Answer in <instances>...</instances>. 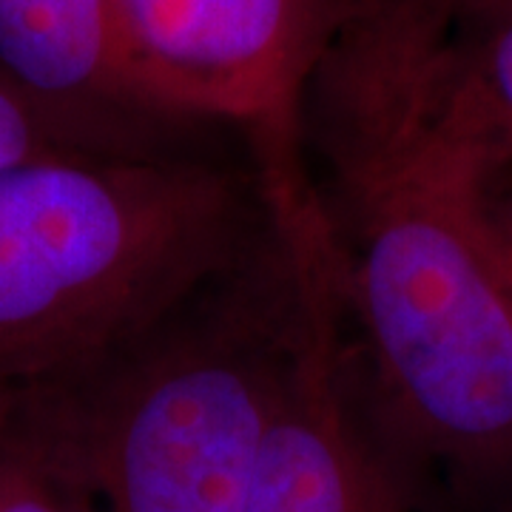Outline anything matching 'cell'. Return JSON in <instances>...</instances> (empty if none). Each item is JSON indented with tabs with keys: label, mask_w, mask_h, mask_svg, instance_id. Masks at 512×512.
I'll return each instance as SVG.
<instances>
[{
	"label": "cell",
	"mask_w": 512,
	"mask_h": 512,
	"mask_svg": "<svg viewBox=\"0 0 512 512\" xmlns=\"http://www.w3.org/2000/svg\"><path fill=\"white\" fill-rule=\"evenodd\" d=\"M60 154L80 151H74L63 131L0 74V168Z\"/></svg>",
	"instance_id": "obj_8"
},
{
	"label": "cell",
	"mask_w": 512,
	"mask_h": 512,
	"mask_svg": "<svg viewBox=\"0 0 512 512\" xmlns=\"http://www.w3.org/2000/svg\"><path fill=\"white\" fill-rule=\"evenodd\" d=\"M478 217L512 293V171L478 188Z\"/></svg>",
	"instance_id": "obj_10"
},
{
	"label": "cell",
	"mask_w": 512,
	"mask_h": 512,
	"mask_svg": "<svg viewBox=\"0 0 512 512\" xmlns=\"http://www.w3.org/2000/svg\"><path fill=\"white\" fill-rule=\"evenodd\" d=\"M356 362L384 439L424 481L512 473V293L478 191L379 151L308 148Z\"/></svg>",
	"instance_id": "obj_2"
},
{
	"label": "cell",
	"mask_w": 512,
	"mask_h": 512,
	"mask_svg": "<svg viewBox=\"0 0 512 512\" xmlns=\"http://www.w3.org/2000/svg\"><path fill=\"white\" fill-rule=\"evenodd\" d=\"M305 134L478 191L512 171V15L450 23L427 0H373L313 74Z\"/></svg>",
	"instance_id": "obj_4"
},
{
	"label": "cell",
	"mask_w": 512,
	"mask_h": 512,
	"mask_svg": "<svg viewBox=\"0 0 512 512\" xmlns=\"http://www.w3.org/2000/svg\"><path fill=\"white\" fill-rule=\"evenodd\" d=\"M0 512H74L35 461L0 439Z\"/></svg>",
	"instance_id": "obj_9"
},
{
	"label": "cell",
	"mask_w": 512,
	"mask_h": 512,
	"mask_svg": "<svg viewBox=\"0 0 512 512\" xmlns=\"http://www.w3.org/2000/svg\"><path fill=\"white\" fill-rule=\"evenodd\" d=\"M171 106L237 131L268 191L313 185L305 97L336 37L373 0H123Z\"/></svg>",
	"instance_id": "obj_5"
},
{
	"label": "cell",
	"mask_w": 512,
	"mask_h": 512,
	"mask_svg": "<svg viewBox=\"0 0 512 512\" xmlns=\"http://www.w3.org/2000/svg\"><path fill=\"white\" fill-rule=\"evenodd\" d=\"M271 205L254 248L157 325L9 393L0 439L74 512H245L328 237L316 191Z\"/></svg>",
	"instance_id": "obj_1"
},
{
	"label": "cell",
	"mask_w": 512,
	"mask_h": 512,
	"mask_svg": "<svg viewBox=\"0 0 512 512\" xmlns=\"http://www.w3.org/2000/svg\"><path fill=\"white\" fill-rule=\"evenodd\" d=\"M6 413H9V393L0 390V430H3V424H6Z\"/></svg>",
	"instance_id": "obj_12"
},
{
	"label": "cell",
	"mask_w": 512,
	"mask_h": 512,
	"mask_svg": "<svg viewBox=\"0 0 512 512\" xmlns=\"http://www.w3.org/2000/svg\"><path fill=\"white\" fill-rule=\"evenodd\" d=\"M245 512H430L367 399L330 237Z\"/></svg>",
	"instance_id": "obj_6"
},
{
	"label": "cell",
	"mask_w": 512,
	"mask_h": 512,
	"mask_svg": "<svg viewBox=\"0 0 512 512\" xmlns=\"http://www.w3.org/2000/svg\"><path fill=\"white\" fill-rule=\"evenodd\" d=\"M274 214L254 165L60 154L0 168V390L66 379L180 308Z\"/></svg>",
	"instance_id": "obj_3"
},
{
	"label": "cell",
	"mask_w": 512,
	"mask_h": 512,
	"mask_svg": "<svg viewBox=\"0 0 512 512\" xmlns=\"http://www.w3.org/2000/svg\"><path fill=\"white\" fill-rule=\"evenodd\" d=\"M0 74L89 157L205 154L217 131L157 89L123 0H0Z\"/></svg>",
	"instance_id": "obj_7"
},
{
	"label": "cell",
	"mask_w": 512,
	"mask_h": 512,
	"mask_svg": "<svg viewBox=\"0 0 512 512\" xmlns=\"http://www.w3.org/2000/svg\"><path fill=\"white\" fill-rule=\"evenodd\" d=\"M450 23H481L512 15V0H427Z\"/></svg>",
	"instance_id": "obj_11"
}]
</instances>
